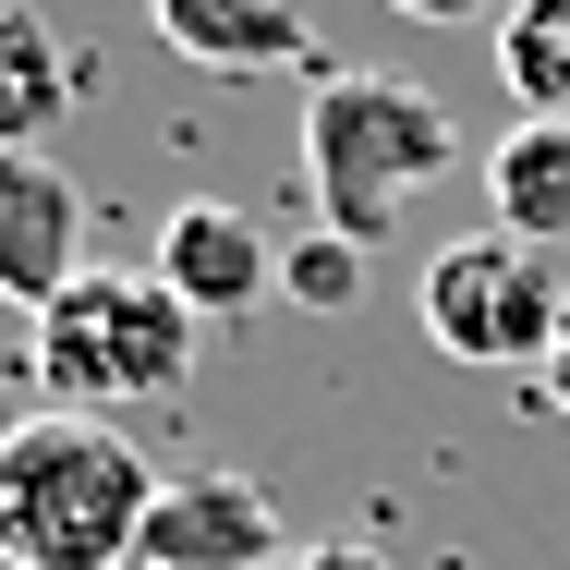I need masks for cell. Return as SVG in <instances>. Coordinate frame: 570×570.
<instances>
[{
  "mask_svg": "<svg viewBox=\"0 0 570 570\" xmlns=\"http://www.w3.org/2000/svg\"><path fill=\"white\" fill-rule=\"evenodd\" d=\"M170 473L98 425V413H12L0 425V570H134L146 559V510Z\"/></svg>",
  "mask_w": 570,
  "mask_h": 570,
  "instance_id": "obj_1",
  "label": "cell"
},
{
  "mask_svg": "<svg viewBox=\"0 0 570 570\" xmlns=\"http://www.w3.org/2000/svg\"><path fill=\"white\" fill-rule=\"evenodd\" d=\"M461 158V121L450 98H425L413 73H364V61H328L316 98H304V195H316V230L341 243H389L401 195L438 183Z\"/></svg>",
  "mask_w": 570,
  "mask_h": 570,
  "instance_id": "obj_2",
  "label": "cell"
},
{
  "mask_svg": "<svg viewBox=\"0 0 570 570\" xmlns=\"http://www.w3.org/2000/svg\"><path fill=\"white\" fill-rule=\"evenodd\" d=\"M195 316L146 279V267H86L37 328H24V364L49 389V413H98L110 425L121 401H170L195 376Z\"/></svg>",
  "mask_w": 570,
  "mask_h": 570,
  "instance_id": "obj_3",
  "label": "cell"
},
{
  "mask_svg": "<svg viewBox=\"0 0 570 570\" xmlns=\"http://www.w3.org/2000/svg\"><path fill=\"white\" fill-rule=\"evenodd\" d=\"M413 316H425V341L450 364H534L547 376V352L570 328V279H559V255L522 243V230H461V243L425 255Z\"/></svg>",
  "mask_w": 570,
  "mask_h": 570,
  "instance_id": "obj_4",
  "label": "cell"
},
{
  "mask_svg": "<svg viewBox=\"0 0 570 570\" xmlns=\"http://www.w3.org/2000/svg\"><path fill=\"white\" fill-rule=\"evenodd\" d=\"M146 279L195 316V328H230V316H255L267 292H279V243L243 219L230 195H183L170 219H158V255H146Z\"/></svg>",
  "mask_w": 570,
  "mask_h": 570,
  "instance_id": "obj_5",
  "label": "cell"
},
{
  "mask_svg": "<svg viewBox=\"0 0 570 570\" xmlns=\"http://www.w3.org/2000/svg\"><path fill=\"white\" fill-rule=\"evenodd\" d=\"M73 279H86V183L49 146H24V158H0V304H24V328H37Z\"/></svg>",
  "mask_w": 570,
  "mask_h": 570,
  "instance_id": "obj_6",
  "label": "cell"
},
{
  "mask_svg": "<svg viewBox=\"0 0 570 570\" xmlns=\"http://www.w3.org/2000/svg\"><path fill=\"white\" fill-rule=\"evenodd\" d=\"M279 498L255 473H170L146 510V570H279Z\"/></svg>",
  "mask_w": 570,
  "mask_h": 570,
  "instance_id": "obj_7",
  "label": "cell"
},
{
  "mask_svg": "<svg viewBox=\"0 0 570 570\" xmlns=\"http://www.w3.org/2000/svg\"><path fill=\"white\" fill-rule=\"evenodd\" d=\"M146 24H158L195 73H328L304 0H146Z\"/></svg>",
  "mask_w": 570,
  "mask_h": 570,
  "instance_id": "obj_8",
  "label": "cell"
},
{
  "mask_svg": "<svg viewBox=\"0 0 570 570\" xmlns=\"http://www.w3.org/2000/svg\"><path fill=\"white\" fill-rule=\"evenodd\" d=\"M485 195H498V230L522 243H570V121H510L485 146Z\"/></svg>",
  "mask_w": 570,
  "mask_h": 570,
  "instance_id": "obj_9",
  "label": "cell"
},
{
  "mask_svg": "<svg viewBox=\"0 0 570 570\" xmlns=\"http://www.w3.org/2000/svg\"><path fill=\"white\" fill-rule=\"evenodd\" d=\"M61 110H73V49L49 37V12H12L0 0V158L49 146Z\"/></svg>",
  "mask_w": 570,
  "mask_h": 570,
  "instance_id": "obj_10",
  "label": "cell"
},
{
  "mask_svg": "<svg viewBox=\"0 0 570 570\" xmlns=\"http://www.w3.org/2000/svg\"><path fill=\"white\" fill-rule=\"evenodd\" d=\"M498 86L522 98V121H570V0L498 12Z\"/></svg>",
  "mask_w": 570,
  "mask_h": 570,
  "instance_id": "obj_11",
  "label": "cell"
},
{
  "mask_svg": "<svg viewBox=\"0 0 570 570\" xmlns=\"http://www.w3.org/2000/svg\"><path fill=\"white\" fill-rule=\"evenodd\" d=\"M279 304H304V316H352V304H364V243H341V230L279 243Z\"/></svg>",
  "mask_w": 570,
  "mask_h": 570,
  "instance_id": "obj_12",
  "label": "cell"
},
{
  "mask_svg": "<svg viewBox=\"0 0 570 570\" xmlns=\"http://www.w3.org/2000/svg\"><path fill=\"white\" fill-rule=\"evenodd\" d=\"M279 570H389V559H376V547H352V534H328V547H292Z\"/></svg>",
  "mask_w": 570,
  "mask_h": 570,
  "instance_id": "obj_13",
  "label": "cell"
},
{
  "mask_svg": "<svg viewBox=\"0 0 570 570\" xmlns=\"http://www.w3.org/2000/svg\"><path fill=\"white\" fill-rule=\"evenodd\" d=\"M401 24H473V12H510V0H389Z\"/></svg>",
  "mask_w": 570,
  "mask_h": 570,
  "instance_id": "obj_14",
  "label": "cell"
},
{
  "mask_svg": "<svg viewBox=\"0 0 570 570\" xmlns=\"http://www.w3.org/2000/svg\"><path fill=\"white\" fill-rule=\"evenodd\" d=\"M547 401L570 413V328H559V352H547Z\"/></svg>",
  "mask_w": 570,
  "mask_h": 570,
  "instance_id": "obj_15",
  "label": "cell"
},
{
  "mask_svg": "<svg viewBox=\"0 0 570 570\" xmlns=\"http://www.w3.org/2000/svg\"><path fill=\"white\" fill-rule=\"evenodd\" d=\"M134 570H146V559H134Z\"/></svg>",
  "mask_w": 570,
  "mask_h": 570,
  "instance_id": "obj_16",
  "label": "cell"
}]
</instances>
